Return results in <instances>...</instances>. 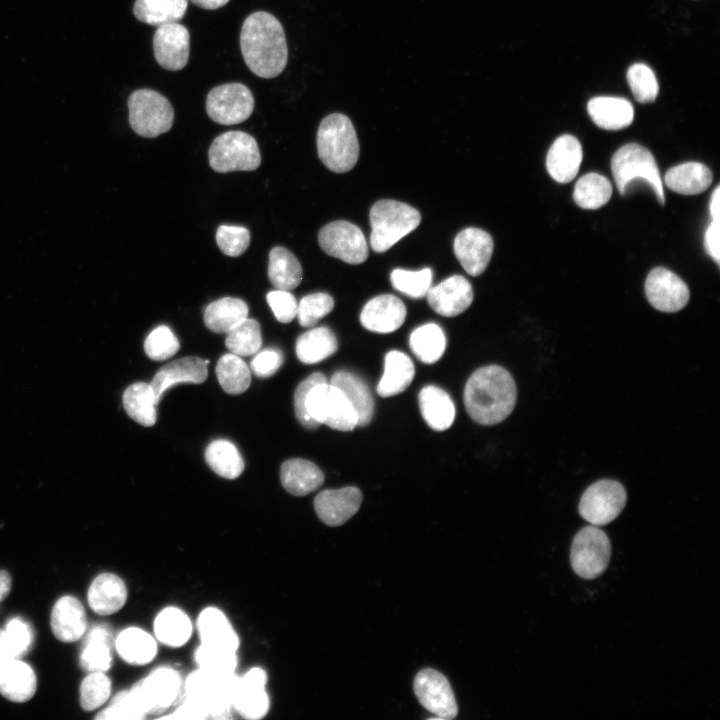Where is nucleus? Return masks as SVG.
I'll return each instance as SVG.
<instances>
[{"instance_id":"f257e3e1","label":"nucleus","mask_w":720,"mask_h":720,"mask_svg":"<svg viewBox=\"0 0 720 720\" xmlns=\"http://www.w3.org/2000/svg\"><path fill=\"white\" fill-rule=\"evenodd\" d=\"M240 48L247 67L261 78H274L286 67L288 47L279 20L265 11H256L243 22Z\"/></svg>"},{"instance_id":"f03ea898","label":"nucleus","mask_w":720,"mask_h":720,"mask_svg":"<svg viewBox=\"0 0 720 720\" xmlns=\"http://www.w3.org/2000/svg\"><path fill=\"white\" fill-rule=\"evenodd\" d=\"M516 399L517 388L512 375L498 365L477 369L464 389L467 413L476 423L485 426L504 421L513 411Z\"/></svg>"},{"instance_id":"7ed1b4c3","label":"nucleus","mask_w":720,"mask_h":720,"mask_svg":"<svg viewBox=\"0 0 720 720\" xmlns=\"http://www.w3.org/2000/svg\"><path fill=\"white\" fill-rule=\"evenodd\" d=\"M238 676L197 668L183 682L185 701L193 705L203 719L226 718L233 709Z\"/></svg>"},{"instance_id":"20e7f679","label":"nucleus","mask_w":720,"mask_h":720,"mask_svg":"<svg viewBox=\"0 0 720 720\" xmlns=\"http://www.w3.org/2000/svg\"><path fill=\"white\" fill-rule=\"evenodd\" d=\"M316 142L318 156L329 170L344 173L357 163V134L346 115L335 112L324 117L318 127Z\"/></svg>"},{"instance_id":"39448f33","label":"nucleus","mask_w":720,"mask_h":720,"mask_svg":"<svg viewBox=\"0 0 720 720\" xmlns=\"http://www.w3.org/2000/svg\"><path fill=\"white\" fill-rule=\"evenodd\" d=\"M370 245L383 253L418 227L421 215L412 206L395 201L379 200L370 209Z\"/></svg>"},{"instance_id":"423d86ee","label":"nucleus","mask_w":720,"mask_h":720,"mask_svg":"<svg viewBox=\"0 0 720 720\" xmlns=\"http://www.w3.org/2000/svg\"><path fill=\"white\" fill-rule=\"evenodd\" d=\"M611 170L621 195L626 193L631 182L644 180L653 189L659 203L665 204L662 180L655 158L642 145L628 143L620 147L611 159Z\"/></svg>"},{"instance_id":"0eeeda50","label":"nucleus","mask_w":720,"mask_h":720,"mask_svg":"<svg viewBox=\"0 0 720 720\" xmlns=\"http://www.w3.org/2000/svg\"><path fill=\"white\" fill-rule=\"evenodd\" d=\"M127 106L129 123L138 135L155 138L168 132L174 122V109L169 100L152 89H138L130 94Z\"/></svg>"},{"instance_id":"6e6552de","label":"nucleus","mask_w":720,"mask_h":720,"mask_svg":"<svg viewBox=\"0 0 720 720\" xmlns=\"http://www.w3.org/2000/svg\"><path fill=\"white\" fill-rule=\"evenodd\" d=\"M209 164L219 173L253 171L261 163L258 144L243 131H228L217 136L208 150Z\"/></svg>"},{"instance_id":"1a4fd4ad","label":"nucleus","mask_w":720,"mask_h":720,"mask_svg":"<svg viewBox=\"0 0 720 720\" xmlns=\"http://www.w3.org/2000/svg\"><path fill=\"white\" fill-rule=\"evenodd\" d=\"M305 406L309 415L320 425L339 431H351L358 419L354 408L343 392L327 381L316 384L307 394Z\"/></svg>"},{"instance_id":"9d476101","label":"nucleus","mask_w":720,"mask_h":720,"mask_svg":"<svg viewBox=\"0 0 720 720\" xmlns=\"http://www.w3.org/2000/svg\"><path fill=\"white\" fill-rule=\"evenodd\" d=\"M183 687L178 671L171 667H159L136 683L128 692L144 714H156L165 711L175 703Z\"/></svg>"},{"instance_id":"9b49d317","label":"nucleus","mask_w":720,"mask_h":720,"mask_svg":"<svg viewBox=\"0 0 720 720\" xmlns=\"http://www.w3.org/2000/svg\"><path fill=\"white\" fill-rule=\"evenodd\" d=\"M610 557V540L597 526H586L575 535L570 561L574 572L581 578L594 579L603 574Z\"/></svg>"},{"instance_id":"f8f14e48","label":"nucleus","mask_w":720,"mask_h":720,"mask_svg":"<svg viewBox=\"0 0 720 720\" xmlns=\"http://www.w3.org/2000/svg\"><path fill=\"white\" fill-rule=\"evenodd\" d=\"M626 499V490L620 482L603 479L585 490L578 510L580 515L592 525L603 526L622 512Z\"/></svg>"},{"instance_id":"ddd939ff","label":"nucleus","mask_w":720,"mask_h":720,"mask_svg":"<svg viewBox=\"0 0 720 720\" xmlns=\"http://www.w3.org/2000/svg\"><path fill=\"white\" fill-rule=\"evenodd\" d=\"M250 89L239 82L214 87L206 98L208 116L222 125H235L247 120L254 109Z\"/></svg>"},{"instance_id":"4468645a","label":"nucleus","mask_w":720,"mask_h":720,"mask_svg":"<svg viewBox=\"0 0 720 720\" xmlns=\"http://www.w3.org/2000/svg\"><path fill=\"white\" fill-rule=\"evenodd\" d=\"M318 242L326 254L348 264L363 263L368 257L363 232L348 221L338 220L325 225L318 234Z\"/></svg>"},{"instance_id":"2eb2a0df","label":"nucleus","mask_w":720,"mask_h":720,"mask_svg":"<svg viewBox=\"0 0 720 720\" xmlns=\"http://www.w3.org/2000/svg\"><path fill=\"white\" fill-rule=\"evenodd\" d=\"M414 693L419 703L440 720L454 719L458 707L448 679L437 670L422 669L414 679Z\"/></svg>"},{"instance_id":"dca6fc26","label":"nucleus","mask_w":720,"mask_h":720,"mask_svg":"<svg viewBox=\"0 0 720 720\" xmlns=\"http://www.w3.org/2000/svg\"><path fill=\"white\" fill-rule=\"evenodd\" d=\"M645 295L655 309L672 313L686 306L690 292L686 283L675 273L664 267H656L646 278Z\"/></svg>"},{"instance_id":"f3484780","label":"nucleus","mask_w":720,"mask_h":720,"mask_svg":"<svg viewBox=\"0 0 720 720\" xmlns=\"http://www.w3.org/2000/svg\"><path fill=\"white\" fill-rule=\"evenodd\" d=\"M266 683L267 674L260 667H253L238 677L233 695V710L249 720L266 716L270 707Z\"/></svg>"},{"instance_id":"a211bd4d","label":"nucleus","mask_w":720,"mask_h":720,"mask_svg":"<svg viewBox=\"0 0 720 720\" xmlns=\"http://www.w3.org/2000/svg\"><path fill=\"white\" fill-rule=\"evenodd\" d=\"M153 52L162 68L169 71L183 69L190 53L188 29L177 22L158 26L153 36Z\"/></svg>"},{"instance_id":"6ab92c4d","label":"nucleus","mask_w":720,"mask_h":720,"mask_svg":"<svg viewBox=\"0 0 720 720\" xmlns=\"http://www.w3.org/2000/svg\"><path fill=\"white\" fill-rule=\"evenodd\" d=\"M493 239L479 228L469 227L460 231L454 239V253L463 269L471 276L482 274L492 253Z\"/></svg>"},{"instance_id":"aec40b11","label":"nucleus","mask_w":720,"mask_h":720,"mask_svg":"<svg viewBox=\"0 0 720 720\" xmlns=\"http://www.w3.org/2000/svg\"><path fill=\"white\" fill-rule=\"evenodd\" d=\"M362 499L361 490L354 486L327 489L315 497L314 509L324 524L340 526L357 513Z\"/></svg>"},{"instance_id":"412c9836","label":"nucleus","mask_w":720,"mask_h":720,"mask_svg":"<svg viewBox=\"0 0 720 720\" xmlns=\"http://www.w3.org/2000/svg\"><path fill=\"white\" fill-rule=\"evenodd\" d=\"M429 306L444 317H454L464 312L473 301L470 282L461 275H453L440 284L430 287L427 294Z\"/></svg>"},{"instance_id":"4be33fe9","label":"nucleus","mask_w":720,"mask_h":720,"mask_svg":"<svg viewBox=\"0 0 720 720\" xmlns=\"http://www.w3.org/2000/svg\"><path fill=\"white\" fill-rule=\"evenodd\" d=\"M207 364H209V360L189 356L174 360L161 367L150 383L156 404L159 403L167 389L178 383L199 384L204 382L207 378Z\"/></svg>"},{"instance_id":"5701e85b","label":"nucleus","mask_w":720,"mask_h":720,"mask_svg":"<svg viewBox=\"0 0 720 720\" xmlns=\"http://www.w3.org/2000/svg\"><path fill=\"white\" fill-rule=\"evenodd\" d=\"M406 307L398 297L385 294L369 300L360 314L364 328L377 333H391L405 321Z\"/></svg>"},{"instance_id":"b1692460","label":"nucleus","mask_w":720,"mask_h":720,"mask_svg":"<svg viewBox=\"0 0 720 720\" xmlns=\"http://www.w3.org/2000/svg\"><path fill=\"white\" fill-rule=\"evenodd\" d=\"M582 157V147L576 137L569 134L559 136L548 150L547 171L556 182L568 183L577 175Z\"/></svg>"},{"instance_id":"393cba45","label":"nucleus","mask_w":720,"mask_h":720,"mask_svg":"<svg viewBox=\"0 0 720 720\" xmlns=\"http://www.w3.org/2000/svg\"><path fill=\"white\" fill-rule=\"evenodd\" d=\"M201 644L237 652L239 637L229 619L217 607L203 609L196 622Z\"/></svg>"},{"instance_id":"a878e982","label":"nucleus","mask_w":720,"mask_h":720,"mask_svg":"<svg viewBox=\"0 0 720 720\" xmlns=\"http://www.w3.org/2000/svg\"><path fill=\"white\" fill-rule=\"evenodd\" d=\"M51 629L62 642H74L86 631L87 619L82 603L73 596H63L53 606Z\"/></svg>"},{"instance_id":"bb28decb","label":"nucleus","mask_w":720,"mask_h":720,"mask_svg":"<svg viewBox=\"0 0 720 720\" xmlns=\"http://www.w3.org/2000/svg\"><path fill=\"white\" fill-rule=\"evenodd\" d=\"M37 679L26 663L11 659L0 662V693L13 702H26L36 691Z\"/></svg>"},{"instance_id":"cd10ccee","label":"nucleus","mask_w":720,"mask_h":720,"mask_svg":"<svg viewBox=\"0 0 720 720\" xmlns=\"http://www.w3.org/2000/svg\"><path fill=\"white\" fill-rule=\"evenodd\" d=\"M87 598L94 612L99 615H110L124 606L127 600V588L119 576L102 573L92 581Z\"/></svg>"},{"instance_id":"c85d7f7f","label":"nucleus","mask_w":720,"mask_h":720,"mask_svg":"<svg viewBox=\"0 0 720 720\" xmlns=\"http://www.w3.org/2000/svg\"><path fill=\"white\" fill-rule=\"evenodd\" d=\"M587 111L592 121L605 130L628 127L634 119L632 104L625 98L597 96L589 100Z\"/></svg>"},{"instance_id":"c756f323","label":"nucleus","mask_w":720,"mask_h":720,"mask_svg":"<svg viewBox=\"0 0 720 720\" xmlns=\"http://www.w3.org/2000/svg\"><path fill=\"white\" fill-rule=\"evenodd\" d=\"M280 480L290 494L305 496L322 485L324 474L311 461L293 458L283 462L280 469Z\"/></svg>"},{"instance_id":"7c9ffc66","label":"nucleus","mask_w":720,"mask_h":720,"mask_svg":"<svg viewBox=\"0 0 720 720\" xmlns=\"http://www.w3.org/2000/svg\"><path fill=\"white\" fill-rule=\"evenodd\" d=\"M419 407L423 419L435 431L447 430L455 419V406L451 397L441 388L428 385L421 389Z\"/></svg>"},{"instance_id":"2f4dec72","label":"nucleus","mask_w":720,"mask_h":720,"mask_svg":"<svg viewBox=\"0 0 720 720\" xmlns=\"http://www.w3.org/2000/svg\"><path fill=\"white\" fill-rule=\"evenodd\" d=\"M330 384L339 388L351 403L357 415V426L368 425L374 415V401L366 383L354 373L339 370L332 375Z\"/></svg>"},{"instance_id":"473e14b6","label":"nucleus","mask_w":720,"mask_h":720,"mask_svg":"<svg viewBox=\"0 0 720 720\" xmlns=\"http://www.w3.org/2000/svg\"><path fill=\"white\" fill-rule=\"evenodd\" d=\"M713 179L711 170L700 162H686L670 168L665 176V185L682 195L700 194L707 190Z\"/></svg>"},{"instance_id":"72a5a7b5","label":"nucleus","mask_w":720,"mask_h":720,"mask_svg":"<svg viewBox=\"0 0 720 720\" xmlns=\"http://www.w3.org/2000/svg\"><path fill=\"white\" fill-rule=\"evenodd\" d=\"M414 375V364L405 353L389 351L385 356L384 373L378 383L377 393L381 397L400 394L409 387Z\"/></svg>"},{"instance_id":"f704fd0d","label":"nucleus","mask_w":720,"mask_h":720,"mask_svg":"<svg viewBox=\"0 0 720 720\" xmlns=\"http://www.w3.org/2000/svg\"><path fill=\"white\" fill-rule=\"evenodd\" d=\"M111 662V630L105 625L95 626L85 637L80 666L86 672H106Z\"/></svg>"},{"instance_id":"c9c22d12","label":"nucleus","mask_w":720,"mask_h":720,"mask_svg":"<svg viewBox=\"0 0 720 720\" xmlns=\"http://www.w3.org/2000/svg\"><path fill=\"white\" fill-rule=\"evenodd\" d=\"M192 631L191 620L178 607H165L154 620V633L157 640L169 647L176 648L186 644Z\"/></svg>"},{"instance_id":"e433bc0d","label":"nucleus","mask_w":720,"mask_h":720,"mask_svg":"<svg viewBox=\"0 0 720 720\" xmlns=\"http://www.w3.org/2000/svg\"><path fill=\"white\" fill-rule=\"evenodd\" d=\"M115 647L120 657L132 665H145L157 654L155 639L138 627H129L117 636Z\"/></svg>"},{"instance_id":"4c0bfd02","label":"nucleus","mask_w":720,"mask_h":720,"mask_svg":"<svg viewBox=\"0 0 720 720\" xmlns=\"http://www.w3.org/2000/svg\"><path fill=\"white\" fill-rule=\"evenodd\" d=\"M245 301L234 297L220 298L210 303L204 311L206 327L215 333H227L248 317Z\"/></svg>"},{"instance_id":"58836bf2","label":"nucleus","mask_w":720,"mask_h":720,"mask_svg":"<svg viewBox=\"0 0 720 720\" xmlns=\"http://www.w3.org/2000/svg\"><path fill=\"white\" fill-rule=\"evenodd\" d=\"M302 276V266L291 251L281 246L270 250L268 278L275 288L292 290L301 283Z\"/></svg>"},{"instance_id":"ea45409f","label":"nucleus","mask_w":720,"mask_h":720,"mask_svg":"<svg viewBox=\"0 0 720 720\" xmlns=\"http://www.w3.org/2000/svg\"><path fill=\"white\" fill-rule=\"evenodd\" d=\"M338 342L327 327H317L301 334L295 345L298 359L304 364L318 363L336 352Z\"/></svg>"},{"instance_id":"a19ab883","label":"nucleus","mask_w":720,"mask_h":720,"mask_svg":"<svg viewBox=\"0 0 720 720\" xmlns=\"http://www.w3.org/2000/svg\"><path fill=\"white\" fill-rule=\"evenodd\" d=\"M187 6L188 0H136L133 13L139 21L158 27L181 20Z\"/></svg>"},{"instance_id":"79ce46f5","label":"nucleus","mask_w":720,"mask_h":720,"mask_svg":"<svg viewBox=\"0 0 720 720\" xmlns=\"http://www.w3.org/2000/svg\"><path fill=\"white\" fill-rule=\"evenodd\" d=\"M155 397L150 384L136 382L128 386L123 393V406L126 413L142 426L150 427L156 422Z\"/></svg>"},{"instance_id":"37998d69","label":"nucleus","mask_w":720,"mask_h":720,"mask_svg":"<svg viewBox=\"0 0 720 720\" xmlns=\"http://www.w3.org/2000/svg\"><path fill=\"white\" fill-rule=\"evenodd\" d=\"M205 460L216 474L226 479H235L244 470L240 452L228 440L218 439L211 442L205 450Z\"/></svg>"},{"instance_id":"c03bdc74","label":"nucleus","mask_w":720,"mask_h":720,"mask_svg":"<svg viewBox=\"0 0 720 720\" xmlns=\"http://www.w3.org/2000/svg\"><path fill=\"white\" fill-rule=\"evenodd\" d=\"M409 345L420 361L431 364L442 357L446 348V337L437 324L427 323L411 333Z\"/></svg>"},{"instance_id":"a18cd8bd","label":"nucleus","mask_w":720,"mask_h":720,"mask_svg":"<svg viewBox=\"0 0 720 720\" xmlns=\"http://www.w3.org/2000/svg\"><path fill=\"white\" fill-rule=\"evenodd\" d=\"M612 185L598 173L580 177L574 187V202L582 209L594 210L604 206L611 198Z\"/></svg>"},{"instance_id":"49530a36","label":"nucleus","mask_w":720,"mask_h":720,"mask_svg":"<svg viewBox=\"0 0 720 720\" xmlns=\"http://www.w3.org/2000/svg\"><path fill=\"white\" fill-rule=\"evenodd\" d=\"M215 371L220 386L228 394H241L250 386V369L236 354L227 353L221 356Z\"/></svg>"},{"instance_id":"de8ad7c7","label":"nucleus","mask_w":720,"mask_h":720,"mask_svg":"<svg viewBox=\"0 0 720 720\" xmlns=\"http://www.w3.org/2000/svg\"><path fill=\"white\" fill-rule=\"evenodd\" d=\"M227 349L238 356H249L259 351L262 345L260 324L248 317L226 333Z\"/></svg>"},{"instance_id":"09e8293b","label":"nucleus","mask_w":720,"mask_h":720,"mask_svg":"<svg viewBox=\"0 0 720 720\" xmlns=\"http://www.w3.org/2000/svg\"><path fill=\"white\" fill-rule=\"evenodd\" d=\"M32 643V632L28 624L14 618L0 631V662L18 659L25 654Z\"/></svg>"},{"instance_id":"8fccbe9b","label":"nucleus","mask_w":720,"mask_h":720,"mask_svg":"<svg viewBox=\"0 0 720 720\" xmlns=\"http://www.w3.org/2000/svg\"><path fill=\"white\" fill-rule=\"evenodd\" d=\"M627 82L634 98L639 103L653 102L658 93L659 85L653 70L644 63H635L627 70Z\"/></svg>"},{"instance_id":"3c124183","label":"nucleus","mask_w":720,"mask_h":720,"mask_svg":"<svg viewBox=\"0 0 720 720\" xmlns=\"http://www.w3.org/2000/svg\"><path fill=\"white\" fill-rule=\"evenodd\" d=\"M432 282V270L423 268L417 271L395 269L391 273V284L399 292L412 297L426 296Z\"/></svg>"},{"instance_id":"603ef678","label":"nucleus","mask_w":720,"mask_h":720,"mask_svg":"<svg viewBox=\"0 0 720 720\" xmlns=\"http://www.w3.org/2000/svg\"><path fill=\"white\" fill-rule=\"evenodd\" d=\"M195 662L200 669L217 673H235L237 667L236 652L200 644L194 653Z\"/></svg>"},{"instance_id":"864d4df0","label":"nucleus","mask_w":720,"mask_h":720,"mask_svg":"<svg viewBox=\"0 0 720 720\" xmlns=\"http://www.w3.org/2000/svg\"><path fill=\"white\" fill-rule=\"evenodd\" d=\"M111 693V681L104 672H90L80 686V704L92 711L104 704Z\"/></svg>"},{"instance_id":"5fc2aeb1","label":"nucleus","mask_w":720,"mask_h":720,"mask_svg":"<svg viewBox=\"0 0 720 720\" xmlns=\"http://www.w3.org/2000/svg\"><path fill=\"white\" fill-rule=\"evenodd\" d=\"M334 307L333 298L322 292L304 296L298 303L297 318L302 327H312Z\"/></svg>"},{"instance_id":"6e6d98bb","label":"nucleus","mask_w":720,"mask_h":720,"mask_svg":"<svg viewBox=\"0 0 720 720\" xmlns=\"http://www.w3.org/2000/svg\"><path fill=\"white\" fill-rule=\"evenodd\" d=\"M179 341L171 329L161 325L152 330L144 342L147 356L155 361L166 360L179 350Z\"/></svg>"},{"instance_id":"4d7b16f0","label":"nucleus","mask_w":720,"mask_h":720,"mask_svg":"<svg viewBox=\"0 0 720 720\" xmlns=\"http://www.w3.org/2000/svg\"><path fill=\"white\" fill-rule=\"evenodd\" d=\"M216 243L225 255L240 256L250 244L249 230L242 226L221 225L216 232Z\"/></svg>"},{"instance_id":"13d9d810","label":"nucleus","mask_w":720,"mask_h":720,"mask_svg":"<svg viewBox=\"0 0 720 720\" xmlns=\"http://www.w3.org/2000/svg\"><path fill=\"white\" fill-rule=\"evenodd\" d=\"M327 381L324 374L320 372H315L309 375L306 379L301 381L299 385L297 386L295 393H294V410L295 415L299 423L306 429L313 430L316 429L319 424L309 415L306 406H305V400L306 396L309 393V391L316 385L321 382Z\"/></svg>"},{"instance_id":"bf43d9fd","label":"nucleus","mask_w":720,"mask_h":720,"mask_svg":"<svg viewBox=\"0 0 720 720\" xmlns=\"http://www.w3.org/2000/svg\"><path fill=\"white\" fill-rule=\"evenodd\" d=\"M145 716L137 708L131 699L128 691H122L118 693L111 704L103 711H101L96 719H143Z\"/></svg>"},{"instance_id":"052dcab7","label":"nucleus","mask_w":720,"mask_h":720,"mask_svg":"<svg viewBox=\"0 0 720 720\" xmlns=\"http://www.w3.org/2000/svg\"><path fill=\"white\" fill-rule=\"evenodd\" d=\"M266 300L274 316L281 323H289L297 316L298 303L287 290H273L267 293Z\"/></svg>"},{"instance_id":"680f3d73","label":"nucleus","mask_w":720,"mask_h":720,"mask_svg":"<svg viewBox=\"0 0 720 720\" xmlns=\"http://www.w3.org/2000/svg\"><path fill=\"white\" fill-rule=\"evenodd\" d=\"M283 354L275 348L260 351L252 359L250 367L252 372L260 378L272 376L282 365Z\"/></svg>"},{"instance_id":"e2e57ef3","label":"nucleus","mask_w":720,"mask_h":720,"mask_svg":"<svg viewBox=\"0 0 720 720\" xmlns=\"http://www.w3.org/2000/svg\"><path fill=\"white\" fill-rule=\"evenodd\" d=\"M704 247L710 257L719 265V220H711L704 235Z\"/></svg>"},{"instance_id":"0e129e2a","label":"nucleus","mask_w":720,"mask_h":720,"mask_svg":"<svg viewBox=\"0 0 720 720\" xmlns=\"http://www.w3.org/2000/svg\"><path fill=\"white\" fill-rule=\"evenodd\" d=\"M720 188L719 186H716L715 190L713 191L710 203H709V211L711 220H719L720 216Z\"/></svg>"},{"instance_id":"69168bd1","label":"nucleus","mask_w":720,"mask_h":720,"mask_svg":"<svg viewBox=\"0 0 720 720\" xmlns=\"http://www.w3.org/2000/svg\"><path fill=\"white\" fill-rule=\"evenodd\" d=\"M189 1H191L194 5H196L200 8H203V9H207V10L219 9L229 2V0H189Z\"/></svg>"},{"instance_id":"338daca9","label":"nucleus","mask_w":720,"mask_h":720,"mask_svg":"<svg viewBox=\"0 0 720 720\" xmlns=\"http://www.w3.org/2000/svg\"><path fill=\"white\" fill-rule=\"evenodd\" d=\"M11 576L5 570H0V601L3 600L10 592Z\"/></svg>"}]
</instances>
